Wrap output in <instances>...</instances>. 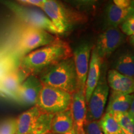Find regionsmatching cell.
Masks as SVG:
<instances>
[{"label":"cell","instance_id":"14","mask_svg":"<svg viewBox=\"0 0 134 134\" xmlns=\"http://www.w3.org/2000/svg\"><path fill=\"white\" fill-rule=\"evenodd\" d=\"M74 126L80 132L83 129L86 121L87 113V103L85 99V91L76 90L71 94V102L70 105Z\"/></svg>","mask_w":134,"mask_h":134},{"label":"cell","instance_id":"1","mask_svg":"<svg viewBox=\"0 0 134 134\" xmlns=\"http://www.w3.org/2000/svg\"><path fill=\"white\" fill-rule=\"evenodd\" d=\"M73 57L71 47L67 42L58 38L50 44L34 50L20 60L18 69L26 78L37 75L48 67Z\"/></svg>","mask_w":134,"mask_h":134},{"label":"cell","instance_id":"16","mask_svg":"<svg viewBox=\"0 0 134 134\" xmlns=\"http://www.w3.org/2000/svg\"><path fill=\"white\" fill-rule=\"evenodd\" d=\"M133 100V94H128L111 91L105 113L110 114L126 113Z\"/></svg>","mask_w":134,"mask_h":134},{"label":"cell","instance_id":"3","mask_svg":"<svg viewBox=\"0 0 134 134\" xmlns=\"http://www.w3.org/2000/svg\"><path fill=\"white\" fill-rule=\"evenodd\" d=\"M58 38L56 35L40 28L26 26L20 34L14 47L10 50L19 63L21 58L34 50L50 44Z\"/></svg>","mask_w":134,"mask_h":134},{"label":"cell","instance_id":"19","mask_svg":"<svg viewBox=\"0 0 134 134\" xmlns=\"http://www.w3.org/2000/svg\"><path fill=\"white\" fill-rule=\"evenodd\" d=\"M114 70L130 78L134 76V58L132 53H124L115 62Z\"/></svg>","mask_w":134,"mask_h":134},{"label":"cell","instance_id":"10","mask_svg":"<svg viewBox=\"0 0 134 134\" xmlns=\"http://www.w3.org/2000/svg\"><path fill=\"white\" fill-rule=\"evenodd\" d=\"M42 86L43 84L38 76L29 75L20 85L15 101L25 106L36 105Z\"/></svg>","mask_w":134,"mask_h":134},{"label":"cell","instance_id":"17","mask_svg":"<svg viewBox=\"0 0 134 134\" xmlns=\"http://www.w3.org/2000/svg\"><path fill=\"white\" fill-rule=\"evenodd\" d=\"M132 15H133V6L124 9L111 2L108 4L105 11V24L108 27H116Z\"/></svg>","mask_w":134,"mask_h":134},{"label":"cell","instance_id":"32","mask_svg":"<svg viewBox=\"0 0 134 134\" xmlns=\"http://www.w3.org/2000/svg\"><path fill=\"white\" fill-rule=\"evenodd\" d=\"M47 134H53V133H47Z\"/></svg>","mask_w":134,"mask_h":134},{"label":"cell","instance_id":"22","mask_svg":"<svg viewBox=\"0 0 134 134\" xmlns=\"http://www.w3.org/2000/svg\"><path fill=\"white\" fill-rule=\"evenodd\" d=\"M111 114L119 125L122 134H134V118L127 112Z\"/></svg>","mask_w":134,"mask_h":134},{"label":"cell","instance_id":"18","mask_svg":"<svg viewBox=\"0 0 134 134\" xmlns=\"http://www.w3.org/2000/svg\"><path fill=\"white\" fill-rule=\"evenodd\" d=\"M73 127L74 122L70 107L66 110L53 114L50 133L63 134L70 131Z\"/></svg>","mask_w":134,"mask_h":134},{"label":"cell","instance_id":"33","mask_svg":"<svg viewBox=\"0 0 134 134\" xmlns=\"http://www.w3.org/2000/svg\"><path fill=\"white\" fill-rule=\"evenodd\" d=\"M132 1H133V0H132Z\"/></svg>","mask_w":134,"mask_h":134},{"label":"cell","instance_id":"26","mask_svg":"<svg viewBox=\"0 0 134 134\" xmlns=\"http://www.w3.org/2000/svg\"><path fill=\"white\" fill-rule=\"evenodd\" d=\"M21 4L41 8L45 0H16Z\"/></svg>","mask_w":134,"mask_h":134},{"label":"cell","instance_id":"20","mask_svg":"<svg viewBox=\"0 0 134 134\" xmlns=\"http://www.w3.org/2000/svg\"><path fill=\"white\" fill-rule=\"evenodd\" d=\"M19 63L15 60L10 50H0V79L18 68Z\"/></svg>","mask_w":134,"mask_h":134},{"label":"cell","instance_id":"11","mask_svg":"<svg viewBox=\"0 0 134 134\" xmlns=\"http://www.w3.org/2000/svg\"><path fill=\"white\" fill-rule=\"evenodd\" d=\"M92 48L88 43H83L75 48L73 52L77 77V90L85 91Z\"/></svg>","mask_w":134,"mask_h":134},{"label":"cell","instance_id":"9","mask_svg":"<svg viewBox=\"0 0 134 134\" xmlns=\"http://www.w3.org/2000/svg\"><path fill=\"white\" fill-rule=\"evenodd\" d=\"M125 35L118 27H108L98 37L94 48L102 59L104 60L124 43Z\"/></svg>","mask_w":134,"mask_h":134},{"label":"cell","instance_id":"25","mask_svg":"<svg viewBox=\"0 0 134 134\" xmlns=\"http://www.w3.org/2000/svg\"><path fill=\"white\" fill-rule=\"evenodd\" d=\"M83 130L86 134H103L98 120L85 122L83 125Z\"/></svg>","mask_w":134,"mask_h":134},{"label":"cell","instance_id":"13","mask_svg":"<svg viewBox=\"0 0 134 134\" xmlns=\"http://www.w3.org/2000/svg\"><path fill=\"white\" fill-rule=\"evenodd\" d=\"M25 78L18 68L5 75L0 79V96L16 100L20 85Z\"/></svg>","mask_w":134,"mask_h":134},{"label":"cell","instance_id":"21","mask_svg":"<svg viewBox=\"0 0 134 134\" xmlns=\"http://www.w3.org/2000/svg\"><path fill=\"white\" fill-rule=\"evenodd\" d=\"M98 122L103 134H122L119 125L111 114H104Z\"/></svg>","mask_w":134,"mask_h":134},{"label":"cell","instance_id":"27","mask_svg":"<svg viewBox=\"0 0 134 134\" xmlns=\"http://www.w3.org/2000/svg\"><path fill=\"white\" fill-rule=\"evenodd\" d=\"M112 2L118 7L124 8V9L133 6V1H132V0H113Z\"/></svg>","mask_w":134,"mask_h":134},{"label":"cell","instance_id":"12","mask_svg":"<svg viewBox=\"0 0 134 134\" xmlns=\"http://www.w3.org/2000/svg\"><path fill=\"white\" fill-rule=\"evenodd\" d=\"M103 62L104 60L99 56L93 48L91 50L89 69L85 86V96L87 104L99 80Z\"/></svg>","mask_w":134,"mask_h":134},{"label":"cell","instance_id":"28","mask_svg":"<svg viewBox=\"0 0 134 134\" xmlns=\"http://www.w3.org/2000/svg\"><path fill=\"white\" fill-rule=\"evenodd\" d=\"M98 1V0H72V1L80 6H91Z\"/></svg>","mask_w":134,"mask_h":134},{"label":"cell","instance_id":"30","mask_svg":"<svg viewBox=\"0 0 134 134\" xmlns=\"http://www.w3.org/2000/svg\"><path fill=\"white\" fill-rule=\"evenodd\" d=\"M63 134H80L79 133V131H78V129L74 126L72 129L70 130V131L66 132V133H63Z\"/></svg>","mask_w":134,"mask_h":134},{"label":"cell","instance_id":"4","mask_svg":"<svg viewBox=\"0 0 134 134\" xmlns=\"http://www.w3.org/2000/svg\"><path fill=\"white\" fill-rule=\"evenodd\" d=\"M53 114L45 113L36 105L17 118L16 134H47L50 133Z\"/></svg>","mask_w":134,"mask_h":134},{"label":"cell","instance_id":"29","mask_svg":"<svg viewBox=\"0 0 134 134\" xmlns=\"http://www.w3.org/2000/svg\"><path fill=\"white\" fill-rule=\"evenodd\" d=\"M127 113H129V114L130 116L134 118V100H133V101L132 102L131 104L130 105V108L129 109Z\"/></svg>","mask_w":134,"mask_h":134},{"label":"cell","instance_id":"7","mask_svg":"<svg viewBox=\"0 0 134 134\" xmlns=\"http://www.w3.org/2000/svg\"><path fill=\"white\" fill-rule=\"evenodd\" d=\"M71 102V94L43 85L36 105L45 113L54 114L69 108Z\"/></svg>","mask_w":134,"mask_h":134},{"label":"cell","instance_id":"8","mask_svg":"<svg viewBox=\"0 0 134 134\" xmlns=\"http://www.w3.org/2000/svg\"><path fill=\"white\" fill-rule=\"evenodd\" d=\"M106 72L102 70L98 85L90 97L87 104L86 122L98 120L104 114L108 101L109 87L106 80Z\"/></svg>","mask_w":134,"mask_h":134},{"label":"cell","instance_id":"23","mask_svg":"<svg viewBox=\"0 0 134 134\" xmlns=\"http://www.w3.org/2000/svg\"><path fill=\"white\" fill-rule=\"evenodd\" d=\"M17 118L9 119L0 124V134H16Z\"/></svg>","mask_w":134,"mask_h":134},{"label":"cell","instance_id":"31","mask_svg":"<svg viewBox=\"0 0 134 134\" xmlns=\"http://www.w3.org/2000/svg\"><path fill=\"white\" fill-rule=\"evenodd\" d=\"M79 133H80V134H86V133H85V131H84L83 129H81V130H80Z\"/></svg>","mask_w":134,"mask_h":134},{"label":"cell","instance_id":"15","mask_svg":"<svg viewBox=\"0 0 134 134\" xmlns=\"http://www.w3.org/2000/svg\"><path fill=\"white\" fill-rule=\"evenodd\" d=\"M106 80L108 86L112 91L119 93L133 94L134 91L133 78H130L111 69L108 71Z\"/></svg>","mask_w":134,"mask_h":134},{"label":"cell","instance_id":"2","mask_svg":"<svg viewBox=\"0 0 134 134\" xmlns=\"http://www.w3.org/2000/svg\"><path fill=\"white\" fill-rule=\"evenodd\" d=\"M42 83L72 94L77 90V77L73 57L62 60L38 75Z\"/></svg>","mask_w":134,"mask_h":134},{"label":"cell","instance_id":"5","mask_svg":"<svg viewBox=\"0 0 134 134\" xmlns=\"http://www.w3.org/2000/svg\"><path fill=\"white\" fill-rule=\"evenodd\" d=\"M26 26L43 29L54 35L58 33L48 18L40 8L26 6L8 0H0Z\"/></svg>","mask_w":134,"mask_h":134},{"label":"cell","instance_id":"24","mask_svg":"<svg viewBox=\"0 0 134 134\" xmlns=\"http://www.w3.org/2000/svg\"><path fill=\"white\" fill-rule=\"evenodd\" d=\"M120 30L124 35L128 36H133L134 34V16H130L119 26Z\"/></svg>","mask_w":134,"mask_h":134},{"label":"cell","instance_id":"6","mask_svg":"<svg viewBox=\"0 0 134 134\" xmlns=\"http://www.w3.org/2000/svg\"><path fill=\"white\" fill-rule=\"evenodd\" d=\"M40 9L52 23L58 34L68 32L78 19H81L78 18H82L72 13L58 0H45Z\"/></svg>","mask_w":134,"mask_h":134}]
</instances>
